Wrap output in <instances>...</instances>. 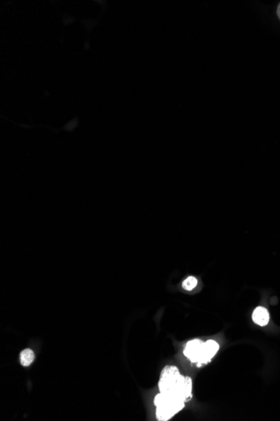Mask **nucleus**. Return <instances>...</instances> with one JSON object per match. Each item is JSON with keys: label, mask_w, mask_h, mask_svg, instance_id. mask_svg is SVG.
<instances>
[{"label": "nucleus", "mask_w": 280, "mask_h": 421, "mask_svg": "<svg viewBox=\"0 0 280 421\" xmlns=\"http://www.w3.org/2000/svg\"><path fill=\"white\" fill-rule=\"evenodd\" d=\"M196 285H197V279L195 277H188L187 279H185L184 282L182 283V287L187 291H191L196 288Z\"/></svg>", "instance_id": "7"}, {"label": "nucleus", "mask_w": 280, "mask_h": 421, "mask_svg": "<svg viewBox=\"0 0 280 421\" xmlns=\"http://www.w3.org/2000/svg\"><path fill=\"white\" fill-rule=\"evenodd\" d=\"M204 342L199 339L192 340L188 341L184 350V355L192 362H197L198 367H201V361L203 354Z\"/></svg>", "instance_id": "3"}, {"label": "nucleus", "mask_w": 280, "mask_h": 421, "mask_svg": "<svg viewBox=\"0 0 280 421\" xmlns=\"http://www.w3.org/2000/svg\"><path fill=\"white\" fill-rule=\"evenodd\" d=\"M277 16L278 17H279V19H280V3H279V5H278Z\"/></svg>", "instance_id": "8"}, {"label": "nucleus", "mask_w": 280, "mask_h": 421, "mask_svg": "<svg viewBox=\"0 0 280 421\" xmlns=\"http://www.w3.org/2000/svg\"><path fill=\"white\" fill-rule=\"evenodd\" d=\"M253 321L255 324H259L260 326L267 325L269 321L268 309L264 307H257L253 313Z\"/></svg>", "instance_id": "5"}, {"label": "nucleus", "mask_w": 280, "mask_h": 421, "mask_svg": "<svg viewBox=\"0 0 280 421\" xmlns=\"http://www.w3.org/2000/svg\"><path fill=\"white\" fill-rule=\"evenodd\" d=\"M19 360L22 366L28 367L35 360V354L31 349H24L22 351L19 356Z\"/></svg>", "instance_id": "6"}, {"label": "nucleus", "mask_w": 280, "mask_h": 421, "mask_svg": "<svg viewBox=\"0 0 280 421\" xmlns=\"http://www.w3.org/2000/svg\"><path fill=\"white\" fill-rule=\"evenodd\" d=\"M160 393L174 395L186 403L192 398V380L190 377L181 375L175 366H166L160 374Z\"/></svg>", "instance_id": "1"}, {"label": "nucleus", "mask_w": 280, "mask_h": 421, "mask_svg": "<svg viewBox=\"0 0 280 421\" xmlns=\"http://www.w3.org/2000/svg\"><path fill=\"white\" fill-rule=\"evenodd\" d=\"M220 345L219 344L215 341L213 340H208L207 341H205L203 344V354H202V360L201 361L202 364H205L211 361V358H213L215 355L217 354V352L219 350Z\"/></svg>", "instance_id": "4"}, {"label": "nucleus", "mask_w": 280, "mask_h": 421, "mask_svg": "<svg viewBox=\"0 0 280 421\" xmlns=\"http://www.w3.org/2000/svg\"><path fill=\"white\" fill-rule=\"evenodd\" d=\"M154 403L156 406L157 420L166 421L181 411L186 402L172 394L160 393L154 398Z\"/></svg>", "instance_id": "2"}]
</instances>
